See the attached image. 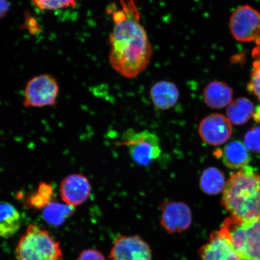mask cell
Wrapping results in <instances>:
<instances>
[{
    "mask_svg": "<svg viewBox=\"0 0 260 260\" xmlns=\"http://www.w3.org/2000/svg\"><path fill=\"white\" fill-rule=\"evenodd\" d=\"M256 46L253 49L252 56L255 61L260 63V36L256 41Z\"/></svg>",
    "mask_w": 260,
    "mask_h": 260,
    "instance_id": "25",
    "label": "cell"
},
{
    "mask_svg": "<svg viewBox=\"0 0 260 260\" xmlns=\"http://www.w3.org/2000/svg\"><path fill=\"white\" fill-rule=\"evenodd\" d=\"M247 89L250 93L260 100V63L258 61L253 62L251 79Z\"/></svg>",
    "mask_w": 260,
    "mask_h": 260,
    "instance_id": "22",
    "label": "cell"
},
{
    "mask_svg": "<svg viewBox=\"0 0 260 260\" xmlns=\"http://www.w3.org/2000/svg\"><path fill=\"white\" fill-rule=\"evenodd\" d=\"M240 260H260V218L243 221L227 217L219 230Z\"/></svg>",
    "mask_w": 260,
    "mask_h": 260,
    "instance_id": "3",
    "label": "cell"
},
{
    "mask_svg": "<svg viewBox=\"0 0 260 260\" xmlns=\"http://www.w3.org/2000/svg\"><path fill=\"white\" fill-rule=\"evenodd\" d=\"M91 189L92 187L88 178L82 174H71L61 181L60 196L63 202L76 207L88 200Z\"/></svg>",
    "mask_w": 260,
    "mask_h": 260,
    "instance_id": "11",
    "label": "cell"
},
{
    "mask_svg": "<svg viewBox=\"0 0 260 260\" xmlns=\"http://www.w3.org/2000/svg\"><path fill=\"white\" fill-rule=\"evenodd\" d=\"M53 195V188L50 184L41 183L38 189L29 194L25 201V205L30 209L40 210L44 209L51 203Z\"/></svg>",
    "mask_w": 260,
    "mask_h": 260,
    "instance_id": "20",
    "label": "cell"
},
{
    "mask_svg": "<svg viewBox=\"0 0 260 260\" xmlns=\"http://www.w3.org/2000/svg\"><path fill=\"white\" fill-rule=\"evenodd\" d=\"M245 145L249 150L260 152V127L259 126H255L246 133Z\"/></svg>",
    "mask_w": 260,
    "mask_h": 260,
    "instance_id": "23",
    "label": "cell"
},
{
    "mask_svg": "<svg viewBox=\"0 0 260 260\" xmlns=\"http://www.w3.org/2000/svg\"><path fill=\"white\" fill-rule=\"evenodd\" d=\"M199 134L203 141L212 146L225 144L232 135V123L222 114L214 113L206 117L201 122Z\"/></svg>",
    "mask_w": 260,
    "mask_h": 260,
    "instance_id": "10",
    "label": "cell"
},
{
    "mask_svg": "<svg viewBox=\"0 0 260 260\" xmlns=\"http://www.w3.org/2000/svg\"><path fill=\"white\" fill-rule=\"evenodd\" d=\"M77 260H106L103 253L96 249L84 250L80 253Z\"/></svg>",
    "mask_w": 260,
    "mask_h": 260,
    "instance_id": "24",
    "label": "cell"
},
{
    "mask_svg": "<svg viewBox=\"0 0 260 260\" xmlns=\"http://www.w3.org/2000/svg\"><path fill=\"white\" fill-rule=\"evenodd\" d=\"M245 145L239 141L228 144L223 149L222 158L224 165L233 170L246 167L251 161V155Z\"/></svg>",
    "mask_w": 260,
    "mask_h": 260,
    "instance_id": "15",
    "label": "cell"
},
{
    "mask_svg": "<svg viewBox=\"0 0 260 260\" xmlns=\"http://www.w3.org/2000/svg\"><path fill=\"white\" fill-rule=\"evenodd\" d=\"M230 30L237 41L249 42L260 36V13L248 5L240 6L233 12Z\"/></svg>",
    "mask_w": 260,
    "mask_h": 260,
    "instance_id": "7",
    "label": "cell"
},
{
    "mask_svg": "<svg viewBox=\"0 0 260 260\" xmlns=\"http://www.w3.org/2000/svg\"><path fill=\"white\" fill-rule=\"evenodd\" d=\"M36 8L41 11H56L76 8V0H31Z\"/></svg>",
    "mask_w": 260,
    "mask_h": 260,
    "instance_id": "21",
    "label": "cell"
},
{
    "mask_svg": "<svg viewBox=\"0 0 260 260\" xmlns=\"http://www.w3.org/2000/svg\"><path fill=\"white\" fill-rule=\"evenodd\" d=\"M150 96L155 107L161 110H166L171 109L176 105L180 92L174 83L168 81H160L152 86Z\"/></svg>",
    "mask_w": 260,
    "mask_h": 260,
    "instance_id": "14",
    "label": "cell"
},
{
    "mask_svg": "<svg viewBox=\"0 0 260 260\" xmlns=\"http://www.w3.org/2000/svg\"><path fill=\"white\" fill-rule=\"evenodd\" d=\"M0 236L8 239L15 235L21 226V216L11 204L2 202L0 206Z\"/></svg>",
    "mask_w": 260,
    "mask_h": 260,
    "instance_id": "16",
    "label": "cell"
},
{
    "mask_svg": "<svg viewBox=\"0 0 260 260\" xmlns=\"http://www.w3.org/2000/svg\"><path fill=\"white\" fill-rule=\"evenodd\" d=\"M74 207L68 204L51 202L43 210V218L50 225L60 226L74 213Z\"/></svg>",
    "mask_w": 260,
    "mask_h": 260,
    "instance_id": "19",
    "label": "cell"
},
{
    "mask_svg": "<svg viewBox=\"0 0 260 260\" xmlns=\"http://www.w3.org/2000/svg\"><path fill=\"white\" fill-rule=\"evenodd\" d=\"M110 260H151L148 244L138 236H121L113 243Z\"/></svg>",
    "mask_w": 260,
    "mask_h": 260,
    "instance_id": "8",
    "label": "cell"
},
{
    "mask_svg": "<svg viewBox=\"0 0 260 260\" xmlns=\"http://www.w3.org/2000/svg\"><path fill=\"white\" fill-rule=\"evenodd\" d=\"M253 118L255 121L260 124V106L256 107L254 113H253Z\"/></svg>",
    "mask_w": 260,
    "mask_h": 260,
    "instance_id": "27",
    "label": "cell"
},
{
    "mask_svg": "<svg viewBox=\"0 0 260 260\" xmlns=\"http://www.w3.org/2000/svg\"><path fill=\"white\" fill-rule=\"evenodd\" d=\"M203 96L208 107L220 109L229 106L233 102V91L223 81H213L205 87Z\"/></svg>",
    "mask_w": 260,
    "mask_h": 260,
    "instance_id": "13",
    "label": "cell"
},
{
    "mask_svg": "<svg viewBox=\"0 0 260 260\" xmlns=\"http://www.w3.org/2000/svg\"><path fill=\"white\" fill-rule=\"evenodd\" d=\"M226 183L223 172L216 168H209L205 170L200 182L201 189L209 194H217L223 191Z\"/></svg>",
    "mask_w": 260,
    "mask_h": 260,
    "instance_id": "18",
    "label": "cell"
},
{
    "mask_svg": "<svg viewBox=\"0 0 260 260\" xmlns=\"http://www.w3.org/2000/svg\"><path fill=\"white\" fill-rule=\"evenodd\" d=\"M160 223L169 234L181 233L192 223V214L187 204L165 201L161 205Z\"/></svg>",
    "mask_w": 260,
    "mask_h": 260,
    "instance_id": "9",
    "label": "cell"
},
{
    "mask_svg": "<svg viewBox=\"0 0 260 260\" xmlns=\"http://www.w3.org/2000/svg\"><path fill=\"white\" fill-rule=\"evenodd\" d=\"M10 5L8 0H1V18H4L9 11Z\"/></svg>",
    "mask_w": 260,
    "mask_h": 260,
    "instance_id": "26",
    "label": "cell"
},
{
    "mask_svg": "<svg viewBox=\"0 0 260 260\" xmlns=\"http://www.w3.org/2000/svg\"><path fill=\"white\" fill-rule=\"evenodd\" d=\"M123 144L128 146L133 160L140 165H148L161 154L160 139L155 133L143 130H128L123 136Z\"/></svg>",
    "mask_w": 260,
    "mask_h": 260,
    "instance_id": "5",
    "label": "cell"
},
{
    "mask_svg": "<svg viewBox=\"0 0 260 260\" xmlns=\"http://www.w3.org/2000/svg\"><path fill=\"white\" fill-rule=\"evenodd\" d=\"M253 103L245 97L239 98L228 106L226 117L231 123L240 125L245 123L253 115Z\"/></svg>",
    "mask_w": 260,
    "mask_h": 260,
    "instance_id": "17",
    "label": "cell"
},
{
    "mask_svg": "<svg viewBox=\"0 0 260 260\" xmlns=\"http://www.w3.org/2000/svg\"><path fill=\"white\" fill-rule=\"evenodd\" d=\"M59 86L56 78L49 74L32 77L26 84L23 105L25 107H44L56 103Z\"/></svg>",
    "mask_w": 260,
    "mask_h": 260,
    "instance_id": "6",
    "label": "cell"
},
{
    "mask_svg": "<svg viewBox=\"0 0 260 260\" xmlns=\"http://www.w3.org/2000/svg\"><path fill=\"white\" fill-rule=\"evenodd\" d=\"M119 3L121 8L112 15L109 61L121 76L133 79L147 68L152 49L135 0H119Z\"/></svg>",
    "mask_w": 260,
    "mask_h": 260,
    "instance_id": "1",
    "label": "cell"
},
{
    "mask_svg": "<svg viewBox=\"0 0 260 260\" xmlns=\"http://www.w3.org/2000/svg\"><path fill=\"white\" fill-rule=\"evenodd\" d=\"M201 260H240L231 243L219 233H211L209 240L198 250Z\"/></svg>",
    "mask_w": 260,
    "mask_h": 260,
    "instance_id": "12",
    "label": "cell"
},
{
    "mask_svg": "<svg viewBox=\"0 0 260 260\" xmlns=\"http://www.w3.org/2000/svg\"><path fill=\"white\" fill-rule=\"evenodd\" d=\"M221 203L237 219L260 218V175L249 166L234 172L226 181Z\"/></svg>",
    "mask_w": 260,
    "mask_h": 260,
    "instance_id": "2",
    "label": "cell"
},
{
    "mask_svg": "<svg viewBox=\"0 0 260 260\" xmlns=\"http://www.w3.org/2000/svg\"><path fill=\"white\" fill-rule=\"evenodd\" d=\"M16 260H62L59 242L47 230L28 225L16 248Z\"/></svg>",
    "mask_w": 260,
    "mask_h": 260,
    "instance_id": "4",
    "label": "cell"
}]
</instances>
